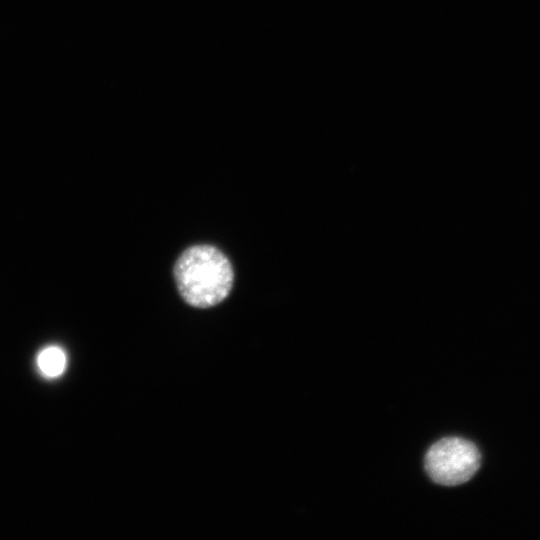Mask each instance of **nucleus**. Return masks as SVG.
<instances>
[{
    "label": "nucleus",
    "instance_id": "1",
    "mask_svg": "<svg viewBox=\"0 0 540 540\" xmlns=\"http://www.w3.org/2000/svg\"><path fill=\"white\" fill-rule=\"evenodd\" d=\"M174 278L186 303L197 308H209L227 298L233 286L234 272L221 250L199 244L187 248L178 257Z\"/></svg>",
    "mask_w": 540,
    "mask_h": 540
},
{
    "label": "nucleus",
    "instance_id": "2",
    "mask_svg": "<svg viewBox=\"0 0 540 540\" xmlns=\"http://www.w3.org/2000/svg\"><path fill=\"white\" fill-rule=\"evenodd\" d=\"M480 466L477 447L463 438H443L426 453L425 469L441 485L455 486L470 480Z\"/></svg>",
    "mask_w": 540,
    "mask_h": 540
},
{
    "label": "nucleus",
    "instance_id": "3",
    "mask_svg": "<svg viewBox=\"0 0 540 540\" xmlns=\"http://www.w3.org/2000/svg\"><path fill=\"white\" fill-rule=\"evenodd\" d=\"M37 371L45 379H57L64 374L68 365L65 350L58 345H48L36 355Z\"/></svg>",
    "mask_w": 540,
    "mask_h": 540
}]
</instances>
